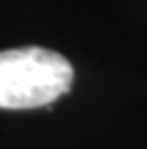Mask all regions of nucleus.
<instances>
[{"instance_id":"1","label":"nucleus","mask_w":147,"mask_h":149,"mask_svg":"<svg viewBox=\"0 0 147 149\" xmlns=\"http://www.w3.org/2000/svg\"><path fill=\"white\" fill-rule=\"evenodd\" d=\"M73 66L64 55L40 46L0 51V107L31 110L51 105L73 84Z\"/></svg>"}]
</instances>
